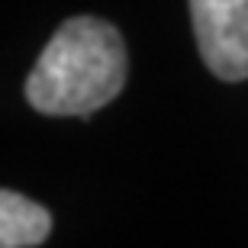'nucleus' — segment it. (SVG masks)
<instances>
[{"label": "nucleus", "instance_id": "obj_1", "mask_svg": "<svg viewBox=\"0 0 248 248\" xmlns=\"http://www.w3.org/2000/svg\"><path fill=\"white\" fill-rule=\"evenodd\" d=\"M126 84V46L116 26L71 16L48 39L26 78V100L46 116H87Z\"/></svg>", "mask_w": 248, "mask_h": 248}, {"label": "nucleus", "instance_id": "obj_2", "mask_svg": "<svg viewBox=\"0 0 248 248\" xmlns=\"http://www.w3.org/2000/svg\"><path fill=\"white\" fill-rule=\"evenodd\" d=\"M197 46L216 78H248V0H190Z\"/></svg>", "mask_w": 248, "mask_h": 248}, {"label": "nucleus", "instance_id": "obj_3", "mask_svg": "<svg viewBox=\"0 0 248 248\" xmlns=\"http://www.w3.org/2000/svg\"><path fill=\"white\" fill-rule=\"evenodd\" d=\"M52 232V216L46 206L26 200L23 193H0V248L42 245Z\"/></svg>", "mask_w": 248, "mask_h": 248}]
</instances>
